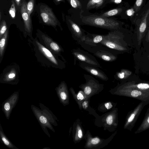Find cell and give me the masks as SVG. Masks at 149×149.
Here are the masks:
<instances>
[{
  "instance_id": "1",
  "label": "cell",
  "mask_w": 149,
  "mask_h": 149,
  "mask_svg": "<svg viewBox=\"0 0 149 149\" xmlns=\"http://www.w3.org/2000/svg\"><path fill=\"white\" fill-rule=\"evenodd\" d=\"M134 19L133 23L136 27L138 44L140 45L149 26V1L135 14Z\"/></svg>"
},
{
  "instance_id": "26",
  "label": "cell",
  "mask_w": 149,
  "mask_h": 149,
  "mask_svg": "<svg viewBox=\"0 0 149 149\" xmlns=\"http://www.w3.org/2000/svg\"><path fill=\"white\" fill-rule=\"evenodd\" d=\"M104 0H90L87 5L88 8L99 6L103 3Z\"/></svg>"
},
{
  "instance_id": "18",
  "label": "cell",
  "mask_w": 149,
  "mask_h": 149,
  "mask_svg": "<svg viewBox=\"0 0 149 149\" xmlns=\"http://www.w3.org/2000/svg\"><path fill=\"white\" fill-rule=\"evenodd\" d=\"M118 88H134L144 91L149 90V84L140 83L135 84H126L121 86Z\"/></svg>"
},
{
  "instance_id": "8",
  "label": "cell",
  "mask_w": 149,
  "mask_h": 149,
  "mask_svg": "<svg viewBox=\"0 0 149 149\" xmlns=\"http://www.w3.org/2000/svg\"><path fill=\"white\" fill-rule=\"evenodd\" d=\"M32 110L39 124L40 125L43 130L46 134L48 136L50 137L49 134L46 129V127L49 128L53 132H55V131L53 127L50 123L47 118L44 115L42 111L34 105L31 106Z\"/></svg>"
},
{
  "instance_id": "22",
  "label": "cell",
  "mask_w": 149,
  "mask_h": 149,
  "mask_svg": "<svg viewBox=\"0 0 149 149\" xmlns=\"http://www.w3.org/2000/svg\"><path fill=\"white\" fill-rule=\"evenodd\" d=\"M8 36V30H7L1 38L0 42V56L2 57L3 54Z\"/></svg>"
},
{
  "instance_id": "6",
  "label": "cell",
  "mask_w": 149,
  "mask_h": 149,
  "mask_svg": "<svg viewBox=\"0 0 149 149\" xmlns=\"http://www.w3.org/2000/svg\"><path fill=\"white\" fill-rule=\"evenodd\" d=\"M72 54L74 57V60H77L92 66L101 68L96 58L88 52L78 48L73 49Z\"/></svg>"
},
{
  "instance_id": "2",
  "label": "cell",
  "mask_w": 149,
  "mask_h": 149,
  "mask_svg": "<svg viewBox=\"0 0 149 149\" xmlns=\"http://www.w3.org/2000/svg\"><path fill=\"white\" fill-rule=\"evenodd\" d=\"M81 21L84 24L111 31L120 29L121 25L120 22L114 19L94 15L83 17Z\"/></svg>"
},
{
  "instance_id": "3",
  "label": "cell",
  "mask_w": 149,
  "mask_h": 149,
  "mask_svg": "<svg viewBox=\"0 0 149 149\" xmlns=\"http://www.w3.org/2000/svg\"><path fill=\"white\" fill-rule=\"evenodd\" d=\"M118 29L111 31L108 34L104 35L102 40L100 44L110 49L123 52L127 50L123 45V34Z\"/></svg>"
},
{
  "instance_id": "4",
  "label": "cell",
  "mask_w": 149,
  "mask_h": 149,
  "mask_svg": "<svg viewBox=\"0 0 149 149\" xmlns=\"http://www.w3.org/2000/svg\"><path fill=\"white\" fill-rule=\"evenodd\" d=\"M84 77L86 79V83L81 85L79 87L84 91L88 98L103 89V85L100 84L93 76L84 74Z\"/></svg>"
},
{
  "instance_id": "16",
  "label": "cell",
  "mask_w": 149,
  "mask_h": 149,
  "mask_svg": "<svg viewBox=\"0 0 149 149\" xmlns=\"http://www.w3.org/2000/svg\"><path fill=\"white\" fill-rule=\"evenodd\" d=\"M74 98L78 103L80 109H81V104L85 100L87 99V97L83 91H80L77 93H75L73 88L71 87L70 89Z\"/></svg>"
},
{
  "instance_id": "15",
  "label": "cell",
  "mask_w": 149,
  "mask_h": 149,
  "mask_svg": "<svg viewBox=\"0 0 149 149\" xmlns=\"http://www.w3.org/2000/svg\"><path fill=\"white\" fill-rule=\"evenodd\" d=\"M36 43L40 51L52 62L58 65V62L52 52L38 41H36Z\"/></svg>"
},
{
  "instance_id": "17",
  "label": "cell",
  "mask_w": 149,
  "mask_h": 149,
  "mask_svg": "<svg viewBox=\"0 0 149 149\" xmlns=\"http://www.w3.org/2000/svg\"><path fill=\"white\" fill-rule=\"evenodd\" d=\"M42 38L45 44L55 52L58 53L63 51L62 48L56 43L48 37L43 35Z\"/></svg>"
},
{
  "instance_id": "14",
  "label": "cell",
  "mask_w": 149,
  "mask_h": 149,
  "mask_svg": "<svg viewBox=\"0 0 149 149\" xmlns=\"http://www.w3.org/2000/svg\"><path fill=\"white\" fill-rule=\"evenodd\" d=\"M20 10L25 30L29 33L31 31L32 28L31 21L27 10L26 3L24 0L23 1L21 4Z\"/></svg>"
},
{
  "instance_id": "9",
  "label": "cell",
  "mask_w": 149,
  "mask_h": 149,
  "mask_svg": "<svg viewBox=\"0 0 149 149\" xmlns=\"http://www.w3.org/2000/svg\"><path fill=\"white\" fill-rule=\"evenodd\" d=\"M104 35L87 33L83 41L80 44L84 49L98 45L102 40Z\"/></svg>"
},
{
  "instance_id": "21",
  "label": "cell",
  "mask_w": 149,
  "mask_h": 149,
  "mask_svg": "<svg viewBox=\"0 0 149 149\" xmlns=\"http://www.w3.org/2000/svg\"><path fill=\"white\" fill-rule=\"evenodd\" d=\"M131 74V72L129 70L123 69L120 71L117 72L114 77L117 79H124L127 78Z\"/></svg>"
},
{
  "instance_id": "33",
  "label": "cell",
  "mask_w": 149,
  "mask_h": 149,
  "mask_svg": "<svg viewBox=\"0 0 149 149\" xmlns=\"http://www.w3.org/2000/svg\"><path fill=\"white\" fill-rule=\"evenodd\" d=\"M88 105V101L86 99L84 100L81 104V107L84 109H86L87 108Z\"/></svg>"
},
{
  "instance_id": "41",
  "label": "cell",
  "mask_w": 149,
  "mask_h": 149,
  "mask_svg": "<svg viewBox=\"0 0 149 149\" xmlns=\"http://www.w3.org/2000/svg\"><path fill=\"white\" fill-rule=\"evenodd\" d=\"M147 122L148 123H149V117H148L147 120Z\"/></svg>"
},
{
  "instance_id": "37",
  "label": "cell",
  "mask_w": 149,
  "mask_h": 149,
  "mask_svg": "<svg viewBox=\"0 0 149 149\" xmlns=\"http://www.w3.org/2000/svg\"><path fill=\"white\" fill-rule=\"evenodd\" d=\"M147 32L145 40L147 42H149V26Z\"/></svg>"
},
{
  "instance_id": "12",
  "label": "cell",
  "mask_w": 149,
  "mask_h": 149,
  "mask_svg": "<svg viewBox=\"0 0 149 149\" xmlns=\"http://www.w3.org/2000/svg\"><path fill=\"white\" fill-rule=\"evenodd\" d=\"M69 27L73 38L80 44L83 40L86 34L84 31L76 23L69 20Z\"/></svg>"
},
{
  "instance_id": "39",
  "label": "cell",
  "mask_w": 149,
  "mask_h": 149,
  "mask_svg": "<svg viewBox=\"0 0 149 149\" xmlns=\"http://www.w3.org/2000/svg\"><path fill=\"white\" fill-rule=\"evenodd\" d=\"M122 1V0H114V2L116 3H121Z\"/></svg>"
},
{
  "instance_id": "30",
  "label": "cell",
  "mask_w": 149,
  "mask_h": 149,
  "mask_svg": "<svg viewBox=\"0 0 149 149\" xmlns=\"http://www.w3.org/2000/svg\"><path fill=\"white\" fill-rule=\"evenodd\" d=\"M107 123L109 125H112L113 121V117L112 115L109 114L107 117L106 119Z\"/></svg>"
},
{
  "instance_id": "36",
  "label": "cell",
  "mask_w": 149,
  "mask_h": 149,
  "mask_svg": "<svg viewBox=\"0 0 149 149\" xmlns=\"http://www.w3.org/2000/svg\"><path fill=\"white\" fill-rule=\"evenodd\" d=\"M135 116V114L134 113H132L129 118L128 120V122L130 123L134 120Z\"/></svg>"
},
{
  "instance_id": "25",
  "label": "cell",
  "mask_w": 149,
  "mask_h": 149,
  "mask_svg": "<svg viewBox=\"0 0 149 149\" xmlns=\"http://www.w3.org/2000/svg\"><path fill=\"white\" fill-rule=\"evenodd\" d=\"M83 132L81 126L77 125L76 128L74 139L76 141L81 140L83 136Z\"/></svg>"
},
{
  "instance_id": "40",
  "label": "cell",
  "mask_w": 149,
  "mask_h": 149,
  "mask_svg": "<svg viewBox=\"0 0 149 149\" xmlns=\"http://www.w3.org/2000/svg\"><path fill=\"white\" fill-rule=\"evenodd\" d=\"M1 11H0V21L1 19Z\"/></svg>"
},
{
  "instance_id": "38",
  "label": "cell",
  "mask_w": 149,
  "mask_h": 149,
  "mask_svg": "<svg viewBox=\"0 0 149 149\" xmlns=\"http://www.w3.org/2000/svg\"><path fill=\"white\" fill-rule=\"evenodd\" d=\"M21 0H15V1L17 6H19L20 4Z\"/></svg>"
},
{
  "instance_id": "20",
  "label": "cell",
  "mask_w": 149,
  "mask_h": 149,
  "mask_svg": "<svg viewBox=\"0 0 149 149\" xmlns=\"http://www.w3.org/2000/svg\"><path fill=\"white\" fill-rule=\"evenodd\" d=\"M104 140L98 137H90L88 138L86 146L90 148L97 147L103 143Z\"/></svg>"
},
{
  "instance_id": "42",
  "label": "cell",
  "mask_w": 149,
  "mask_h": 149,
  "mask_svg": "<svg viewBox=\"0 0 149 149\" xmlns=\"http://www.w3.org/2000/svg\"><path fill=\"white\" fill-rule=\"evenodd\" d=\"M57 1H61L62 0H56Z\"/></svg>"
},
{
  "instance_id": "10",
  "label": "cell",
  "mask_w": 149,
  "mask_h": 149,
  "mask_svg": "<svg viewBox=\"0 0 149 149\" xmlns=\"http://www.w3.org/2000/svg\"><path fill=\"white\" fill-rule=\"evenodd\" d=\"M19 93L16 92L3 102L2 104V110L6 118L8 119L13 109L17 104L18 99Z\"/></svg>"
},
{
  "instance_id": "32",
  "label": "cell",
  "mask_w": 149,
  "mask_h": 149,
  "mask_svg": "<svg viewBox=\"0 0 149 149\" xmlns=\"http://www.w3.org/2000/svg\"><path fill=\"white\" fill-rule=\"evenodd\" d=\"M126 13L127 15L129 16H132L135 14L133 7L127 10Z\"/></svg>"
},
{
  "instance_id": "7",
  "label": "cell",
  "mask_w": 149,
  "mask_h": 149,
  "mask_svg": "<svg viewBox=\"0 0 149 149\" xmlns=\"http://www.w3.org/2000/svg\"><path fill=\"white\" fill-rule=\"evenodd\" d=\"M40 16L44 22L47 24L56 26L58 24L57 19L52 10L48 6L42 5L40 7Z\"/></svg>"
},
{
  "instance_id": "13",
  "label": "cell",
  "mask_w": 149,
  "mask_h": 149,
  "mask_svg": "<svg viewBox=\"0 0 149 149\" xmlns=\"http://www.w3.org/2000/svg\"><path fill=\"white\" fill-rule=\"evenodd\" d=\"M60 102L64 105L69 103V95L67 85L65 82H62L56 89Z\"/></svg>"
},
{
  "instance_id": "35",
  "label": "cell",
  "mask_w": 149,
  "mask_h": 149,
  "mask_svg": "<svg viewBox=\"0 0 149 149\" xmlns=\"http://www.w3.org/2000/svg\"><path fill=\"white\" fill-rule=\"evenodd\" d=\"M104 106L105 108L107 109H109L113 107L111 103L110 102L105 103L104 104Z\"/></svg>"
},
{
  "instance_id": "5",
  "label": "cell",
  "mask_w": 149,
  "mask_h": 149,
  "mask_svg": "<svg viewBox=\"0 0 149 149\" xmlns=\"http://www.w3.org/2000/svg\"><path fill=\"white\" fill-rule=\"evenodd\" d=\"M87 50L93 53L94 55L104 61L111 62L115 61L117 56L112 50L99 44L96 47L90 48Z\"/></svg>"
},
{
  "instance_id": "28",
  "label": "cell",
  "mask_w": 149,
  "mask_h": 149,
  "mask_svg": "<svg viewBox=\"0 0 149 149\" xmlns=\"http://www.w3.org/2000/svg\"><path fill=\"white\" fill-rule=\"evenodd\" d=\"M11 2V5L9 10V13L11 17L13 18H14L16 14L15 4L13 0H12Z\"/></svg>"
},
{
  "instance_id": "11",
  "label": "cell",
  "mask_w": 149,
  "mask_h": 149,
  "mask_svg": "<svg viewBox=\"0 0 149 149\" xmlns=\"http://www.w3.org/2000/svg\"><path fill=\"white\" fill-rule=\"evenodd\" d=\"M79 64L81 68L94 76L104 81H107L109 80L105 74L97 67L79 61Z\"/></svg>"
},
{
  "instance_id": "19",
  "label": "cell",
  "mask_w": 149,
  "mask_h": 149,
  "mask_svg": "<svg viewBox=\"0 0 149 149\" xmlns=\"http://www.w3.org/2000/svg\"><path fill=\"white\" fill-rule=\"evenodd\" d=\"M0 136L2 142L7 147L12 149H18L13 145L4 134L1 125H0Z\"/></svg>"
},
{
  "instance_id": "27",
  "label": "cell",
  "mask_w": 149,
  "mask_h": 149,
  "mask_svg": "<svg viewBox=\"0 0 149 149\" xmlns=\"http://www.w3.org/2000/svg\"><path fill=\"white\" fill-rule=\"evenodd\" d=\"M7 29V26L6 21L3 20L1 22L0 38H1L5 33Z\"/></svg>"
},
{
  "instance_id": "29",
  "label": "cell",
  "mask_w": 149,
  "mask_h": 149,
  "mask_svg": "<svg viewBox=\"0 0 149 149\" xmlns=\"http://www.w3.org/2000/svg\"><path fill=\"white\" fill-rule=\"evenodd\" d=\"M34 4V0H30L27 4V8L30 16L33 11Z\"/></svg>"
},
{
  "instance_id": "23",
  "label": "cell",
  "mask_w": 149,
  "mask_h": 149,
  "mask_svg": "<svg viewBox=\"0 0 149 149\" xmlns=\"http://www.w3.org/2000/svg\"><path fill=\"white\" fill-rule=\"evenodd\" d=\"M123 10V9L122 8L114 9L104 13L100 16L105 17H110L119 14Z\"/></svg>"
},
{
  "instance_id": "24",
  "label": "cell",
  "mask_w": 149,
  "mask_h": 149,
  "mask_svg": "<svg viewBox=\"0 0 149 149\" xmlns=\"http://www.w3.org/2000/svg\"><path fill=\"white\" fill-rule=\"evenodd\" d=\"M146 0H136L133 6L135 13L139 12L146 4Z\"/></svg>"
},
{
  "instance_id": "31",
  "label": "cell",
  "mask_w": 149,
  "mask_h": 149,
  "mask_svg": "<svg viewBox=\"0 0 149 149\" xmlns=\"http://www.w3.org/2000/svg\"><path fill=\"white\" fill-rule=\"evenodd\" d=\"M16 75L14 71H11L6 76L7 80H11L15 77Z\"/></svg>"
},
{
  "instance_id": "34",
  "label": "cell",
  "mask_w": 149,
  "mask_h": 149,
  "mask_svg": "<svg viewBox=\"0 0 149 149\" xmlns=\"http://www.w3.org/2000/svg\"><path fill=\"white\" fill-rule=\"evenodd\" d=\"M71 6L74 8L77 7L78 2L77 0H69Z\"/></svg>"
}]
</instances>
